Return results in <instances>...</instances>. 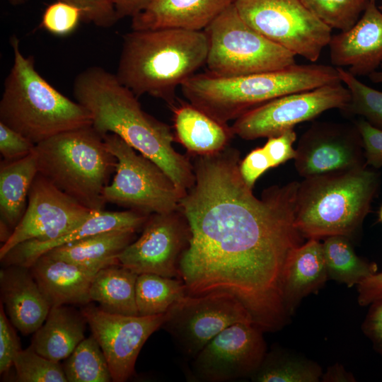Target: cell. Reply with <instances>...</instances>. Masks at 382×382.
Listing matches in <instances>:
<instances>
[{
    "instance_id": "obj_1",
    "label": "cell",
    "mask_w": 382,
    "mask_h": 382,
    "mask_svg": "<svg viewBox=\"0 0 382 382\" xmlns=\"http://www.w3.org/2000/svg\"><path fill=\"white\" fill-rule=\"evenodd\" d=\"M192 156L195 181L179 204L191 231L179 263L186 294L228 293L264 332L282 329L290 317L284 269L303 238L294 225L299 183L273 185L257 198L241 177L238 149Z\"/></svg>"
},
{
    "instance_id": "obj_2",
    "label": "cell",
    "mask_w": 382,
    "mask_h": 382,
    "mask_svg": "<svg viewBox=\"0 0 382 382\" xmlns=\"http://www.w3.org/2000/svg\"><path fill=\"white\" fill-rule=\"evenodd\" d=\"M73 89L75 99L89 111L92 126L100 134H115L153 161L183 196L193 186V165L173 148L170 127L146 112L115 74L91 66L76 76Z\"/></svg>"
},
{
    "instance_id": "obj_3",
    "label": "cell",
    "mask_w": 382,
    "mask_h": 382,
    "mask_svg": "<svg viewBox=\"0 0 382 382\" xmlns=\"http://www.w3.org/2000/svg\"><path fill=\"white\" fill-rule=\"evenodd\" d=\"M204 30H132L123 36L116 76L137 98L147 94L176 105V89L205 65Z\"/></svg>"
},
{
    "instance_id": "obj_4",
    "label": "cell",
    "mask_w": 382,
    "mask_h": 382,
    "mask_svg": "<svg viewBox=\"0 0 382 382\" xmlns=\"http://www.w3.org/2000/svg\"><path fill=\"white\" fill-rule=\"evenodd\" d=\"M338 82L342 81L336 67L296 63L278 70L233 77L195 74L180 88L189 103L227 124L280 96Z\"/></svg>"
},
{
    "instance_id": "obj_5",
    "label": "cell",
    "mask_w": 382,
    "mask_h": 382,
    "mask_svg": "<svg viewBox=\"0 0 382 382\" xmlns=\"http://www.w3.org/2000/svg\"><path fill=\"white\" fill-rule=\"evenodd\" d=\"M13 63L0 100V122L37 144L64 132L92 125L89 111L64 96L25 57L16 35L11 37Z\"/></svg>"
},
{
    "instance_id": "obj_6",
    "label": "cell",
    "mask_w": 382,
    "mask_h": 382,
    "mask_svg": "<svg viewBox=\"0 0 382 382\" xmlns=\"http://www.w3.org/2000/svg\"><path fill=\"white\" fill-rule=\"evenodd\" d=\"M381 185L369 166L327 173L299 183L294 225L303 237H350L361 226Z\"/></svg>"
},
{
    "instance_id": "obj_7",
    "label": "cell",
    "mask_w": 382,
    "mask_h": 382,
    "mask_svg": "<svg viewBox=\"0 0 382 382\" xmlns=\"http://www.w3.org/2000/svg\"><path fill=\"white\" fill-rule=\"evenodd\" d=\"M34 151L40 175L88 209L103 210L117 158L92 125L54 136Z\"/></svg>"
},
{
    "instance_id": "obj_8",
    "label": "cell",
    "mask_w": 382,
    "mask_h": 382,
    "mask_svg": "<svg viewBox=\"0 0 382 382\" xmlns=\"http://www.w3.org/2000/svg\"><path fill=\"white\" fill-rule=\"evenodd\" d=\"M209 49L207 72L233 77L284 69L296 64L295 54L249 26L234 4L204 30Z\"/></svg>"
},
{
    "instance_id": "obj_9",
    "label": "cell",
    "mask_w": 382,
    "mask_h": 382,
    "mask_svg": "<svg viewBox=\"0 0 382 382\" xmlns=\"http://www.w3.org/2000/svg\"><path fill=\"white\" fill-rule=\"evenodd\" d=\"M103 139L117 158L113 179L104 190L106 203L148 215L178 209L183 195L158 165L115 134Z\"/></svg>"
},
{
    "instance_id": "obj_10",
    "label": "cell",
    "mask_w": 382,
    "mask_h": 382,
    "mask_svg": "<svg viewBox=\"0 0 382 382\" xmlns=\"http://www.w3.org/2000/svg\"><path fill=\"white\" fill-rule=\"evenodd\" d=\"M242 19L262 35L311 62L329 45L332 29L301 0H235Z\"/></svg>"
},
{
    "instance_id": "obj_11",
    "label": "cell",
    "mask_w": 382,
    "mask_h": 382,
    "mask_svg": "<svg viewBox=\"0 0 382 382\" xmlns=\"http://www.w3.org/2000/svg\"><path fill=\"white\" fill-rule=\"evenodd\" d=\"M245 320L253 319L234 296L215 291L198 296L185 294L167 311L161 328L180 352L192 359L225 328Z\"/></svg>"
},
{
    "instance_id": "obj_12",
    "label": "cell",
    "mask_w": 382,
    "mask_h": 382,
    "mask_svg": "<svg viewBox=\"0 0 382 382\" xmlns=\"http://www.w3.org/2000/svg\"><path fill=\"white\" fill-rule=\"evenodd\" d=\"M350 99L342 82L280 96L257 106L234 120V135L245 140L279 135L323 112L343 110Z\"/></svg>"
},
{
    "instance_id": "obj_13",
    "label": "cell",
    "mask_w": 382,
    "mask_h": 382,
    "mask_svg": "<svg viewBox=\"0 0 382 382\" xmlns=\"http://www.w3.org/2000/svg\"><path fill=\"white\" fill-rule=\"evenodd\" d=\"M263 332L253 320L227 327L192 359L193 378L202 382H224L250 378L267 352Z\"/></svg>"
},
{
    "instance_id": "obj_14",
    "label": "cell",
    "mask_w": 382,
    "mask_h": 382,
    "mask_svg": "<svg viewBox=\"0 0 382 382\" xmlns=\"http://www.w3.org/2000/svg\"><path fill=\"white\" fill-rule=\"evenodd\" d=\"M191 237L188 221L179 209L149 216L141 236L118 255L120 265L139 274L180 278L179 263Z\"/></svg>"
},
{
    "instance_id": "obj_15",
    "label": "cell",
    "mask_w": 382,
    "mask_h": 382,
    "mask_svg": "<svg viewBox=\"0 0 382 382\" xmlns=\"http://www.w3.org/2000/svg\"><path fill=\"white\" fill-rule=\"evenodd\" d=\"M81 311L104 353L115 382L126 381L134 374L141 347L166 320V313L126 316L108 313L90 303Z\"/></svg>"
},
{
    "instance_id": "obj_16",
    "label": "cell",
    "mask_w": 382,
    "mask_h": 382,
    "mask_svg": "<svg viewBox=\"0 0 382 382\" xmlns=\"http://www.w3.org/2000/svg\"><path fill=\"white\" fill-rule=\"evenodd\" d=\"M93 212L37 173L31 185L23 218L8 241L1 246L0 260L23 242L50 241L63 236Z\"/></svg>"
},
{
    "instance_id": "obj_17",
    "label": "cell",
    "mask_w": 382,
    "mask_h": 382,
    "mask_svg": "<svg viewBox=\"0 0 382 382\" xmlns=\"http://www.w3.org/2000/svg\"><path fill=\"white\" fill-rule=\"evenodd\" d=\"M295 149L294 166L303 178L368 166L354 123L315 122L301 136Z\"/></svg>"
},
{
    "instance_id": "obj_18",
    "label": "cell",
    "mask_w": 382,
    "mask_h": 382,
    "mask_svg": "<svg viewBox=\"0 0 382 382\" xmlns=\"http://www.w3.org/2000/svg\"><path fill=\"white\" fill-rule=\"evenodd\" d=\"M328 45L337 67L349 66L356 76L377 71L382 64V12L376 2H369L349 30L332 35Z\"/></svg>"
},
{
    "instance_id": "obj_19",
    "label": "cell",
    "mask_w": 382,
    "mask_h": 382,
    "mask_svg": "<svg viewBox=\"0 0 382 382\" xmlns=\"http://www.w3.org/2000/svg\"><path fill=\"white\" fill-rule=\"evenodd\" d=\"M149 215L132 209L121 212L93 211L78 226L63 236L50 241H28L12 248L1 260L4 266L19 265L30 267L47 251L98 233L113 230L142 228Z\"/></svg>"
},
{
    "instance_id": "obj_20",
    "label": "cell",
    "mask_w": 382,
    "mask_h": 382,
    "mask_svg": "<svg viewBox=\"0 0 382 382\" xmlns=\"http://www.w3.org/2000/svg\"><path fill=\"white\" fill-rule=\"evenodd\" d=\"M1 301L10 321L23 335L35 333L51 306L29 267L6 265L0 271Z\"/></svg>"
},
{
    "instance_id": "obj_21",
    "label": "cell",
    "mask_w": 382,
    "mask_h": 382,
    "mask_svg": "<svg viewBox=\"0 0 382 382\" xmlns=\"http://www.w3.org/2000/svg\"><path fill=\"white\" fill-rule=\"evenodd\" d=\"M235 0H154L132 18V30H204Z\"/></svg>"
},
{
    "instance_id": "obj_22",
    "label": "cell",
    "mask_w": 382,
    "mask_h": 382,
    "mask_svg": "<svg viewBox=\"0 0 382 382\" xmlns=\"http://www.w3.org/2000/svg\"><path fill=\"white\" fill-rule=\"evenodd\" d=\"M51 307L85 306L91 301L90 289L97 271L47 254L29 267Z\"/></svg>"
},
{
    "instance_id": "obj_23",
    "label": "cell",
    "mask_w": 382,
    "mask_h": 382,
    "mask_svg": "<svg viewBox=\"0 0 382 382\" xmlns=\"http://www.w3.org/2000/svg\"><path fill=\"white\" fill-rule=\"evenodd\" d=\"M175 141L191 156L219 152L234 136L231 126L221 123L189 102L172 109Z\"/></svg>"
},
{
    "instance_id": "obj_24",
    "label": "cell",
    "mask_w": 382,
    "mask_h": 382,
    "mask_svg": "<svg viewBox=\"0 0 382 382\" xmlns=\"http://www.w3.org/2000/svg\"><path fill=\"white\" fill-rule=\"evenodd\" d=\"M328 279L323 244L310 238L296 248L286 264L283 279V301L289 316L301 300L319 290Z\"/></svg>"
},
{
    "instance_id": "obj_25",
    "label": "cell",
    "mask_w": 382,
    "mask_h": 382,
    "mask_svg": "<svg viewBox=\"0 0 382 382\" xmlns=\"http://www.w3.org/2000/svg\"><path fill=\"white\" fill-rule=\"evenodd\" d=\"M87 321L81 311L62 305L51 308L45 322L35 332L31 347L56 362L66 359L85 338Z\"/></svg>"
},
{
    "instance_id": "obj_26",
    "label": "cell",
    "mask_w": 382,
    "mask_h": 382,
    "mask_svg": "<svg viewBox=\"0 0 382 382\" xmlns=\"http://www.w3.org/2000/svg\"><path fill=\"white\" fill-rule=\"evenodd\" d=\"M136 231L113 230L56 247L44 254L98 272L120 264L119 254L136 239Z\"/></svg>"
},
{
    "instance_id": "obj_27",
    "label": "cell",
    "mask_w": 382,
    "mask_h": 382,
    "mask_svg": "<svg viewBox=\"0 0 382 382\" xmlns=\"http://www.w3.org/2000/svg\"><path fill=\"white\" fill-rule=\"evenodd\" d=\"M37 173L35 151L19 160L1 162V220L13 231L25 212L29 191Z\"/></svg>"
},
{
    "instance_id": "obj_28",
    "label": "cell",
    "mask_w": 382,
    "mask_h": 382,
    "mask_svg": "<svg viewBox=\"0 0 382 382\" xmlns=\"http://www.w3.org/2000/svg\"><path fill=\"white\" fill-rule=\"evenodd\" d=\"M137 276L120 264L102 268L91 283V301L108 313L139 316L135 295Z\"/></svg>"
},
{
    "instance_id": "obj_29",
    "label": "cell",
    "mask_w": 382,
    "mask_h": 382,
    "mask_svg": "<svg viewBox=\"0 0 382 382\" xmlns=\"http://www.w3.org/2000/svg\"><path fill=\"white\" fill-rule=\"evenodd\" d=\"M322 244L328 279L352 287L377 272L375 262L364 260L355 253L349 237L330 236Z\"/></svg>"
},
{
    "instance_id": "obj_30",
    "label": "cell",
    "mask_w": 382,
    "mask_h": 382,
    "mask_svg": "<svg viewBox=\"0 0 382 382\" xmlns=\"http://www.w3.org/2000/svg\"><path fill=\"white\" fill-rule=\"evenodd\" d=\"M322 374L317 363L286 350L274 348L266 352L250 379L257 382H318Z\"/></svg>"
},
{
    "instance_id": "obj_31",
    "label": "cell",
    "mask_w": 382,
    "mask_h": 382,
    "mask_svg": "<svg viewBox=\"0 0 382 382\" xmlns=\"http://www.w3.org/2000/svg\"><path fill=\"white\" fill-rule=\"evenodd\" d=\"M135 293L139 316H149L166 313L186 294V288L180 278L142 273L137 276Z\"/></svg>"
},
{
    "instance_id": "obj_32",
    "label": "cell",
    "mask_w": 382,
    "mask_h": 382,
    "mask_svg": "<svg viewBox=\"0 0 382 382\" xmlns=\"http://www.w3.org/2000/svg\"><path fill=\"white\" fill-rule=\"evenodd\" d=\"M62 366L68 382L112 381L107 359L93 335L84 338Z\"/></svg>"
},
{
    "instance_id": "obj_33",
    "label": "cell",
    "mask_w": 382,
    "mask_h": 382,
    "mask_svg": "<svg viewBox=\"0 0 382 382\" xmlns=\"http://www.w3.org/2000/svg\"><path fill=\"white\" fill-rule=\"evenodd\" d=\"M336 68L350 94L349 101L342 111L361 116L374 127L382 129V91L366 86L342 67Z\"/></svg>"
},
{
    "instance_id": "obj_34",
    "label": "cell",
    "mask_w": 382,
    "mask_h": 382,
    "mask_svg": "<svg viewBox=\"0 0 382 382\" xmlns=\"http://www.w3.org/2000/svg\"><path fill=\"white\" fill-rule=\"evenodd\" d=\"M320 21L341 32L353 27L364 12L369 0H301Z\"/></svg>"
},
{
    "instance_id": "obj_35",
    "label": "cell",
    "mask_w": 382,
    "mask_h": 382,
    "mask_svg": "<svg viewBox=\"0 0 382 382\" xmlns=\"http://www.w3.org/2000/svg\"><path fill=\"white\" fill-rule=\"evenodd\" d=\"M13 366L16 381L68 382L63 366L39 354L31 345L18 352Z\"/></svg>"
},
{
    "instance_id": "obj_36",
    "label": "cell",
    "mask_w": 382,
    "mask_h": 382,
    "mask_svg": "<svg viewBox=\"0 0 382 382\" xmlns=\"http://www.w3.org/2000/svg\"><path fill=\"white\" fill-rule=\"evenodd\" d=\"M83 18L81 10L76 6L57 1L45 9L41 26L57 35H66L73 32Z\"/></svg>"
},
{
    "instance_id": "obj_37",
    "label": "cell",
    "mask_w": 382,
    "mask_h": 382,
    "mask_svg": "<svg viewBox=\"0 0 382 382\" xmlns=\"http://www.w3.org/2000/svg\"><path fill=\"white\" fill-rule=\"evenodd\" d=\"M79 8L83 18L101 28H110L119 20L112 0H57Z\"/></svg>"
},
{
    "instance_id": "obj_38",
    "label": "cell",
    "mask_w": 382,
    "mask_h": 382,
    "mask_svg": "<svg viewBox=\"0 0 382 382\" xmlns=\"http://www.w3.org/2000/svg\"><path fill=\"white\" fill-rule=\"evenodd\" d=\"M3 303L0 305V373H7L13 366L14 359L21 349L13 325L7 318Z\"/></svg>"
},
{
    "instance_id": "obj_39",
    "label": "cell",
    "mask_w": 382,
    "mask_h": 382,
    "mask_svg": "<svg viewBox=\"0 0 382 382\" xmlns=\"http://www.w3.org/2000/svg\"><path fill=\"white\" fill-rule=\"evenodd\" d=\"M35 147L24 136L0 122V152L4 161L21 159L32 154Z\"/></svg>"
},
{
    "instance_id": "obj_40",
    "label": "cell",
    "mask_w": 382,
    "mask_h": 382,
    "mask_svg": "<svg viewBox=\"0 0 382 382\" xmlns=\"http://www.w3.org/2000/svg\"><path fill=\"white\" fill-rule=\"evenodd\" d=\"M354 124L361 134L366 165L374 169L382 168V129L363 118Z\"/></svg>"
},
{
    "instance_id": "obj_41",
    "label": "cell",
    "mask_w": 382,
    "mask_h": 382,
    "mask_svg": "<svg viewBox=\"0 0 382 382\" xmlns=\"http://www.w3.org/2000/svg\"><path fill=\"white\" fill-rule=\"evenodd\" d=\"M296 140V134L294 129L267 138L263 148L271 161L272 168L295 158L296 149H294L293 145Z\"/></svg>"
},
{
    "instance_id": "obj_42",
    "label": "cell",
    "mask_w": 382,
    "mask_h": 382,
    "mask_svg": "<svg viewBox=\"0 0 382 382\" xmlns=\"http://www.w3.org/2000/svg\"><path fill=\"white\" fill-rule=\"evenodd\" d=\"M271 168V161L263 146L252 150L239 163L241 177L251 189L257 179Z\"/></svg>"
},
{
    "instance_id": "obj_43",
    "label": "cell",
    "mask_w": 382,
    "mask_h": 382,
    "mask_svg": "<svg viewBox=\"0 0 382 382\" xmlns=\"http://www.w3.org/2000/svg\"><path fill=\"white\" fill-rule=\"evenodd\" d=\"M369 306L361 330L371 342L374 350L382 356V295Z\"/></svg>"
},
{
    "instance_id": "obj_44",
    "label": "cell",
    "mask_w": 382,
    "mask_h": 382,
    "mask_svg": "<svg viewBox=\"0 0 382 382\" xmlns=\"http://www.w3.org/2000/svg\"><path fill=\"white\" fill-rule=\"evenodd\" d=\"M357 289L359 304L369 306L382 295V271L364 279L357 285Z\"/></svg>"
},
{
    "instance_id": "obj_45",
    "label": "cell",
    "mask_w": 382,
    "mask_h": 382,
    "mask_svg": "<svg viewBox=\"0 0 382 382\" xmlns=\"http://www.w3.org/2000/svg\"><path fill=\"white\" fill-rule=\"evenodd\" d=\"M154 0H112L118 19L133 18L144 11Z\"/></svg>"
},
{
    "instance_id": "obj_46",
    "label": "cell",
    "mask_w": 382,
    "mask_h": 382,
    "mask_svg": "<svg viewBox=\"0 0 382 382\" xmlns=\"http://www.w3.org/2000/svg\"><path fill=\"white\" fill-rule=\"evenodd\" d=\"M322 381L324 382H354L355 378L340 364H335L327 369L322 374Z\"/></svg>"
},
{
    "instance_id": "obj_47",
    "label": "cell",
    "mask_w": 382,
    "mask_h": 382,
    "mask_svg": "<svg viewBox=\"0 0 382 382\" xmlns=\"http://www.w3.org/2000/svg\"><path fill=\"white\" fill-rule=\"evenodd\" d=\"M13 233V230L4 221L0 219V241L3 244L6 243Z\"/></svg>"
},
{
    "instance_id": "obj_48",
    "label": "cell",
    "mask_w": 382,
    "mask_h": 382,
    "mask_svg": "<svg viewBox=\"0 0 382 382\" xmlns=\"http://www.w3.org/2000/svg\"><path fill=\"white\" fill-rule=\"evenodd\" d=\"M380 68V71H376L368 76L370 80L374 83H382V64Z\"/></svg>"
},
{
    "instance_id": "obj_49",
    "label": "cell",
    "mask_w": 382,
    "mask_h": 382,
    "mask_svg": "<svg viewBox=\"0 0 382 382\" xmlns=\"http://www.w3.org/2000/svg\"><path fill=\"white\" fill-rule=\"evenodd\" d=\"M25 0H9L13 5H18L24 2Z\"/></svg>"
},
{
    "instance_id": "obj_50",
    "label": "cell",
    "mask_w": 382,
    "mask_h": 382,
    "mask_svg": "<svg viewBox=\"0 0 382 382\" xmlns=\"http://www.w3.org/2000/svg\"><path fill=\"white\" fill-rule=\"evenodd\" d=\"M378 216H379L380 221L382 222V206L380 208Z\"/></svg>"
},
{
    "instance_id": "obj_51",
    "label": "cell",
    "mask_w": 382,
    "mask_h": 382,
    "mask_svg": "<svg viewBox=\"0 0 382 382\" xmlns=\"http://www.w3.org/2000/svg\"><path fill=\"white\" fill-rule=\"evenodd\" d=\"M378 8L381 10V11L382 12V2L381 4V5L378 6Z\"/></svg>"
},
{
    "instance_id": "obj_52",
    "label": "cell",
    "mask_w": 382,
    "mask_h": 382,
    "mask_svg": "<svg viewBox=\"0 0 382 382\" xmlns=\"http://www.w3.org/2000/svg\"><path fill=\"white\" fill-rule=\"evenodd\" d=\"M370 2H376V0H369Z\"/></svg>"
}]
</instances>
